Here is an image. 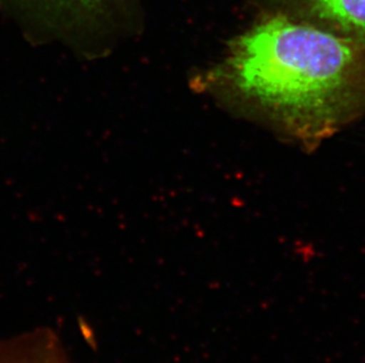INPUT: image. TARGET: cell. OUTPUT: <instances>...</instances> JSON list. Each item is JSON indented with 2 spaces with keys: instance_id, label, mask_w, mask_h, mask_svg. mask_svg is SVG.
Returning <instances> with one entry per match:
<instances>
[{
  "instance_id": "6da1fadb",
  "label": "cell",
  "mask_w": 365,
  "mask_h": 363,
  "mask_svg": "<svg viewBox=\"0 0 365 363\" xmlns=\"http://www.w3.org/2000/svg\"><path fill=\"white\" fill-rule=\"evenodd\" d=\"M355 62L344 38L279 16L235 43L231 69L239 89L260 103L289 117L316 118L336 105Z\"/></svg>"
},
{
  "instance_id": "7a4b0ae2",
  "label": "cell",
  "mask_w": 365,
  "mask_h": 363,
  "mask_svg": "<svg viewBox=\"0 0 365 363\" xmlns=\"http://www.w3.org/2000/svg\"><path fill=\"white\" fill-rule=\"evenodd\" d=\"M138 0H0V12L38 39L83 48L114 44L131 31Z\"/></svg>"
},
{
  "instance_id": "3957f363",
  "label": "cell",
  "mask_w": 365,
  "mask_h": 363,
  "mask_svg": "<svg viewBox=\"0 0 365 363\" xmlns=\"http://www.w3.org/2000/svg\"><path fill=\"white\" fill-rule=\"evenodd\" d=\"M0 363H70L55 332L37 329L0 339Z\"/></svg>"
},
{
  "instance_id": "277c9868",
  "label": "cell",
  "mask_w": 365,
  "mask_h": 363,
  "mask_svg": "<svg viewBox=\"0 0 365 363\" xmlns=\"http://www.w3.org/2000/svg\"><path fill=\"white\" fill-rule=\"evenodd\" d=\"M322 21L365 41V0H302Z\"/></svg>"
}]
</instances>
